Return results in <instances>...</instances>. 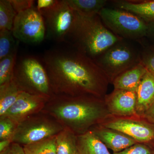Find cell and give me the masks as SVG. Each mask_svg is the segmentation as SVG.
<instances>
[{
  "instance_id": "6da1fadb",
  "label": "cell",
  "mask_w": 154,
  "mask_h": 154,
  "mask_svg": "<svg viewBox=\"0 0 154 154\" xmlns=\"http://www.w3.org/2000/svg\"><path fill=\"white\" fill-rule=\"evenodd\" d=\"M44 62L53 93L105 99L110 80L95 61L84 53L50 51Z\"/></svg>"
},
{
  "instance_id": "7a4b0ae2",
  "label": "cell",
  "mask_w": 154,
  "mask_h": 154,
  "mask_svg": "<svg viewBox=\"0 0 154 154\" xmlns=\"http://www.w3.org/2000/svg\"><path fill=\"white\" fill-rule=\"evenodd\" d=\"M51 114L60 123L76 135L82 134L99 125L111 115L105 99L93 96L72 97L61 95Z\"/></svg>"
},
{
  "instance_id": "3957f363",
  "label": "cell",
  "mask_w": 154,
  "mask_h": 154,
  "mask_svg": "<svg viewBox=\"0 0 154 154\" xmlns=\"http://www.w3.org/2000/svg\"><path fill=\"white\" fill-rule=\"evenodd\" d=\"M74 13V19L65 41H70L78 51L89 57L101 55L121 40L105 27L99 15L88 17Z\"/></svg>"
},
{
  "instance_id": "277c9868",
  "label": "cell",
  "mask_w": 154,
  "mask_h": 154,
  "mask_svg": "<svg viewBox=\"0 0 154 154\" xmlns=\"http://www.w3.org/2000/svg\"><path fill=\"white\" fill-rule=\"evenodd\" d=\"M99 15L107 29L116 36L125 38H138L146 36L150 33L154 24L121 9L104 8Z\"/></svg>"
},
{
  "instance_id": "5b68a950",
  "label": "cell",
  "mask_w": 154,
  "mask_h": 154,
  "mask_svg": "<svg viewBox=\"0 0 154 154\" xmlns=\"http://www.w3.org/2000/svg\"><path fill=\"white\" fill-rule=\"evenodd\" d=\"M14 79L22 91L49 98L53 93L45 68L34 58L20 61L15 67Z\"/></svg>"
},
{
  "instance_id": "8992f818",
  "label": "cell",
  "mask_w": 154,
  "mask_h": 154,
  "mask_svg": "<svg viewBox=\"0 0 154 154\" xmlns=\"http://www.w3.org/2000/svg\"><path fill=\"white\" fill-rule=\"evenodd\" d=\"M63 129L60 123L49 119L29 116L18 123L12 142L28 145L57 135Z\"/></svg>"
},
{
  "instance_id": "52a82bcc",
  "label": "cell",
  "mask_w": 154,
  "mask_h": 154,
  "mask_svg": "<svg viewBox=\"0 0 154 154\" xmlns=\"http://www.w3.org/2000/svg\"><path fill=\"white\" fill-rule=\"evenodd\" d=\"M99 125L123 133L137 143L154 147V125L141 116L110 115Z\"/></svg>"
},
{
  "instance_id": "ba28073f",
  "label": "cell",
  "mask_w": 154,
  "mask_h": 154,
  "mask_svg": "<svg viewBox=\"0 0 154 154\" xmlns=\"http://www.w3.org/2000/svg\"><path fill=\"white\" fill-rule=\"evenodd\" d=\"M12 32L19 41L30 44L39 43L44 40L46 34L44 18L34 7L18 13Z\"/></svg>"
},
{
  "instance_id": "9c48e42d",
  "label": "cell",
  "mask_w": 154,
  "mask_h": 154,
  "mask_svg": "<svg viewBox=\"0 0 154 154\" xmlns=\"http://www.w3.org/2000/svg\"><path fill=\"white\" fill-rule=\"evenodd\" d=\"M95 61L110 82L122 73L141 62L132 50L123 45H115L101 54Z\"/></svg>"
},
{
  "instance_id": "30bf717a",
  "label": "cell",
  "mask_w": 154,
  "mask_h": 154,
  "mask_svg": "<svg viewBox=\"0 0 154 154\" xmlns=\"http://www.w3.org/2000/svg\"><path fill=\"white\" fill-rule=\"evenodd\" d=\"M38 12L44 18L48 37L59 42L65 41L75 17L74 11L66 0L57 1L50 8Z\"/></svg>"
},
{
  "instance_id": "8fae6325",
  "label": "cell",
  "mask_w": 154,
  "mask_h": 154,
  "mask_svg": "<svg viewBox=\"0 0 154 154\" xmlns=\"http://www.w3.org/2000/svg\"><path fill=\"white\" fill-rule=\"evenodd\" d=\"M49 98L22 91L15 103L3 116L10 117L19 123L40 110Z\"/></svg>"
},
{
  "instance_id": "7c38bea8",
  "label": "cell",
  "mask_w": 154,
  "mask_h": 154,
  "mask_svg": "<svg viewBox=\"0 0 154 154\" xmlns=\"http://www.w3.org/2000/svg\"><path fill=\"white\" fill-rule=\"evenodd\" d=\"M105 101L111 115L119 117L137 115L136 92L114 89L111 94L106 95Z\"/></svg>"
},
{
  "instance_id": "4fadbf2b",
  "label": "cell",
  "mask_w": 154,
  "mask_h": 154,
  "mask_svg": "<svg viewBox=\"0 0 154 154\" xmlns=\"http://www.w3.org/2000/svg\"><path fill=\"white\" fill-rule=\"evenodd\" d=\"M107 148L114 153L122 151L131 146L137 143L132 138L123 133L97 125L91 129Z\"/></svg>"
},
{
  "instance_id": "5bb4252c",
  "label": "cell",
  "mask_w": 154,
  "mask_h": 154,
  "mask_svg": "<svg viewBox=\"0 0 154 154\" xmlns=\"http://www.w3.org/2000/svg\"><path fill=\"white\" fill-rule=\"evenodd\" d=\"M136 93V113L142 117L154 102V76L148 71L143 77Z\"/></svg>"
},
{
  "instance_id": "9a60e30c",
  "label": "cell",
  "mask_w": 154,
  "mask_h": 154,
  "mask_svg": "<svg viewBox=\"0 0 154 154\" xmlns=\"http://www.w3.org/2000/svg\"><path fill=\"white\" fill-rule=\"evenodd\" d=\"M147 71L141 63L119 75L112 82L114 89L136 92L144 75Z\"/></svg>"
},
{
  "instance_id": "2e32d148",
  "label": "cell",
  "mask_w": 154,
  "mask_h": 154,
  "mask_svg": "<svg viewBox=\"0 0 154 154\" xmlns=\"http://www.w3.org/2000/svg\"><path fill=\"white\" fill-rule=\"evenodd\" d=\"M79 154H111L107 147L91 129L76 135Z\"/></svg>"
},
{
  "instance_id": "e0dca14e",
  "label": "cell",
  "mask_w": 154,
  "mask_h": 154,
  "mask_svg": "<svg viewBox=\"0 0 154 154\" xmlns=\"http://www.w3.org/2000/svg\"><path fill=\"white\" fill-rule=\"evenodd\" d=\"M118 8L130 12L150 24H154V1L139 2L122 1L115 2Z\"/></svg>"
},
{
  "instance_id": "ac0fdd59",
  "label": "cell",
  "mask_w": 154,
  "mask_h": 154,
  "mask_svg": "<svg viewBox=\"0 0 154 154\" xmlns=\"http://www.w3.org/2000/svg\"><path fill=\"white\" fill-rule=\"evenodd\" d=\"M69 6L81 16L93 17L99 15L105 8L107 3L105 0H66Z\"/></svg>"
},
{
  "instance_id": "d6986e66",
  "label": "cell",
  "mask_w": 154,
  "mask_h": 154,
  "mask_svg": "<svg viewBox=\"0 0 154 154\" xmlns=\"http://www.w3.org/2000/svg\"><path fill=\"white\" fill-rule=\"evenodd\" d=\"M21 91L14 78L11 82L0 86V116L13 106Z\"/></svg>"
},
{
  "instance_id": "ffe728a7",
  "label": "cell",
  "mask_w": 154,
  "mask_h": 154,
  "mask_svg": "<svg viewBox=\"0 0 154 154\" xmlns=\"http://www.w3.org/2000/svg\"><path fill=\"white\" fill-rule=\"evenodd\" d=\"M57 154H79L76 134L64 128L56 136Z\"/></svg>"
},
{
  "instance_id": "44dd1931",
  "label": "cell",
  "mask_w": 154,
  "mask_h": 154,
  "mask_svg": "<svg viewBox=\"0 0 154 154\" xmlns=\"http://www.w3.org/2000/svg\"><path fill=\"white\" fill-rule=\"evenodd\" d=\"M56 136L23 146L25 152L26 154H57Z\"/></svg>"
},
{
  "instance_id": "7402d4cb",
  "label": "cell",
  "mask_w": 154,
  "mask_h": 154,
  "mask_svg": "<svg viewBox=\"0 0 154 154\" xmlns=\"http://www.w3.org/2000/svg\"><path fill=\"white\" fill-rule=\"evenodd\" d=\"M17 51L0 60V86L11 82L14 78Z\"/></svg>"
},
{
  "instance_id": "603a6c76",
  "label": "cell",
  "mask_w": 154,
  "mask_h": 154,
  "mask_svg": "<svg viewBox=\"0 0 154 154\" xmlns=\"http://www.w3.org/2000/svg\"><path fill=\"white\" fill-rule=\"evenodd\" d=\"M17 14L10 0H1L0 30H12Z\"/></svg>"
},
{
  "instance_id": "cb8c5ba5",
  "label": "cell",
  "mask_w": 154,
  "mask_h": 154,
  "mask_svg": "<svg viewBox=\"0 0 154 154\" xmlns=\"http://www.w3.org/2000/svg\"><path fill=\"white\" fill-rule=\"evenodd\" d=\"M19 45V41L14 37L12 30H0V60L18 49Z\"/></svg>"
},
{
  "instance_id": "d4e9b609",
  "label": "cell",
  "mask_w": 154,
  "mask_h": 154,
  "mask_svg": "<svg viewBox=\"0 0 154 154\" xmlns=\"http://www.w3.org/2000/svg\"><path fill=\"white\" fill-rule=\"evenodd\" d=\"M18 122L8 116L0 118V140L9 139L12 140L17 129Z\"/></svg>"
},
{
  "instance_id": "484cf974",
  "label": "cell",
  "mask_w": 154,
  "mask_h": 154,
  "mask_svg": "<svg viewBox=\"0 0 154 154\" xmlns=\"http://www.w3.org/2000/svg\"><path fill=\"white\" fill-rule=\"evenodd\" d=\"M113 154H154L152 148L144 144L137 143L122 151Z\"/></svg>"
},
{
  "instance_id": "4316f807",
  "label": "cell",
  "mask_w": 154,
  "mask_h": 154,
  "mask_svg": "<svg viewBox=\"0 0 154 154\" xmlns=\"http://www.w3.org/2000/svg\"><path fill=\"white\" fill-rule=\"evenodd\" d=\"M17 14L34 7L35 1L32 0H10Z\"/></svg>"
},
{
  "instance_id": "83f0119b",
  "label": "cell",
  "mask_w": 154,
  "mask_h": 154,
  "mask_svg": "<svg viewBox=\"0 0 154 154\" xmlns=\"http://www.w3.org/2000/svg\"><path fill=\"white\" fill-rule=\"evenodd\" d=\"M140 61L147 70L154 76V51L145 54Z\"/></svg>"
},
{
  "instance_id": "f1b7e54d",
  "label": "cell",
  "mask_w": 154,
  "mask_h": 154,
  "mask_svg": "<svg viewBox=\"0 0 154 154\" xmlns=\"http://www.w3.org/2000/svg\"><path fill=\"white\" fill-rule=\"evenodd\" d=\"M0 154H26L24 147L19 144L13 142L8 149Z\"/></svg>"
},
{
  "instance_id": "f546056e",
  "label": "cell",
  "mask_w": 154,
  "mask_h": 154,
  "mask_svg": "<svg viewBox=\"0 0 154 154\" xmlns=\"http://www.w3.org/2000/svg\"><path fill=\"white\" fill-rule=\"evenodd\" d=\"M55 0H38L36 1V8L38 11L50 8L57 2Z\"/></svg>"
},
{
  "instance_id": "4dcf8cb0",
  "label": "cell",
  "mask_w": 154,
  "mask_h": 154,
  "mask_svg": "<svg viewBox=\"0 0 154 154\" xmlns=\"http://www.w3.org/2000/svg\"><path fill=\"white\" fill-rule=\"evenodd\" d=\"M142 117L154 125V102Z\"/></svg>"
},
{
  "instance_id": "1f68e13d",
  "label": "cell",
  "mask_w": 154,
  "mask_h": 154,
  "mask_svg": "<svg viewBox=\"0 0 154 154\" xmlns=\"http://www.w3.org/2000/svg\"><path fill=\"white\" fill-rule=\"evenodd\" d=\"M12 143L11 140H3L0 141V153L5 150Z\"/></svg>"
},
{
  "instance_id": "d6a6232c",
  "label": "cell",
  "mask_w": 154,
  "mask_h": 154,
  "mask_svg": "<svg viewBox=\"0 0 154 154\" xmlns=\"http://www.w3.org/2000/svg\"><path fill=\"white\" fill-rule=\"evenodd\" d=\"M152 33L154 34V25H153V26L152 28L151 31L150 33Z\"/></svg>"
}]
</instances>
